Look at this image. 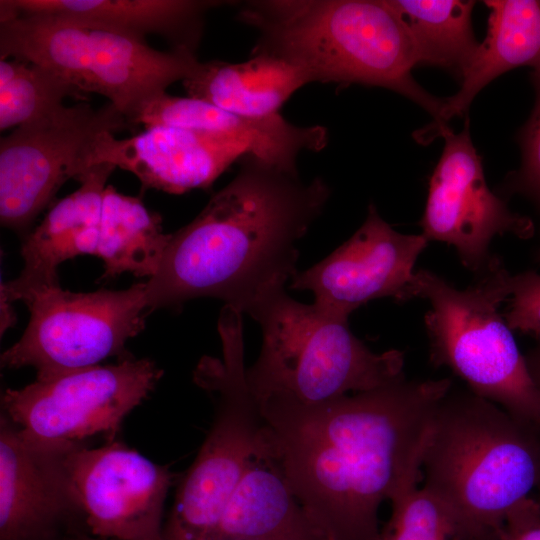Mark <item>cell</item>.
<instances>
[{"instance_id":"obj_13","label":"cell","mask_w":540,"mask_h":540,"mask_svg":"<svg viewBox=\"0 0 540 540\" xmlns=\"http://www.w3.org/2000/svg\"><path fill=\"white\" fill-rule=\"evenodd\" d=\"M67 462L85 515L98 540H163L164 504L173 474L116 441L71 445Z\"/></svg>"},{"instance_id":"obj_7","label":"cell","mask_w":540,"mask_h":540,"mask_svg":"<svg viewBox=\"0 0 540 540\" xmlns=\"http://www.w3.org/2000/svg\"><path fill=\"white\" fill-rule=\"evenodd\" d=\"M8 58L40 65L82 94L106 97L132 125L148 101L200 62L186 49L157 50L118 30L52 14L0 20V59Z\"/></svg>"},{"instance_id":"obj_33","label":"cell","mask_w":540,"mask_h":540,"mask_svg":"<svg viewBox=\"0 0 540 540\" xmlns=\"http://www.w3.org/2000/svg\"><path fill=\"white\" fill-rule=\"evenodd\" d=\"M539 436H540V429H539ZM532 497L535 499V501L538 503L540 507V475H539V480H538L537 486L535 488V491Z\"/></svg>"},{"instance_id":"obj_32","label":"cell","mask_w":540,"mask_h":540,"mask_svg":"<svg viewBox=\"0 0 540 540\" xmlns=\"http://www.w3.org/2000/svg\"><path fill=\"white\" fill-rule=\"evenodd\" d=\"M64 540H98L86 534H78L65 538Z\"/></svg>"},{"instance_id":"obj_3","label":"cell","mask_w":540,"mask_h":540,"mask_svg":"<svg viewBox=\"0 0 540 540\" xmlns=\"http://www.w3.org/2000/svg\"><path fill=\"white\" fill-rule=\"evenodd\" d=\"M238 18L259 32L253 54L295 65L312 83L362 84L397 92L433 116L444 100L413 78L418 55L390 0H261Z\"/></svg>"},{"instance_id":"obj_22","label":"cell","mask_w":540,"mask_h":540,"mask_svg":"<svg viewBox=\"0 0 540 540\" xmlns=\"http://www.w3.org/2000/svg\"><path fill=\"white\" fill-rule=\"evenodd\" d=\"M218 540H321L260 439L227 504Z\"/></svg>"},{"instance_id":"obj_25","label":"cell","mask_w":540,"mask_h":540,"mask_svg":"<svg viewBox=\"0 0 540 540\" xmlns=\"http://www.w3.org/2000/svg\"><path fill=\"white\" fill-rule=\"evenodd\" d=\"M68 96L83 94L56 73L19 59H0V129L40 120L64 107Z\"/></svg>"},{"instance_id":"obj_34","label":"cell","mask_w":540,"mask_h":540,"mask_svg":"<svg viewBox=\"0 0 540 540\" xmlns=\"http://www.w3.org/2000/svg\"><path fill=\"white\" fill-rule=\"evenodd\" d=\"M537 259H538V261L540 262V251H539V253H538V258H537Z\"/></svg>"},{"instance_id":"obj_30","label":"cell","mask_w":540,"mask_h":540,"mask_svg":"<svg viewBox=\"0 0 540 540\" xmlns=\"http://www.w3.org/2000/svg\"><path fill=\"white\" fill-rule=\"evenodd\" d=\"M530 375L540 391V342L525 356Z\"/></svg>"},{"instance_id":"obj_2","label":"cell","mask_w":540,"mask_h":540,"mask_svg":"<svg viewBox=\"0 0 540 540\" xmlns=\"http://www.w3.org/2000/svg\"><path fill=\"white\" fill-rule=\"evenodd\" d=\"M330 188L251 154L186 226L168 235L146 284L148 311L212 297L247 313L297 274L298 242L323 212Z\"/></svg>"},{"instance_id":"obj_6","label":"cell","mask_w":540,"mask_h":540,"mask_svg":"<svg viewBox=\"0 0 540 540\" xmlns=\"http://www.w3.org/2000/svg\"><path fill=\"white\" fill-rule=\"evenodd\" d=\"M511 276L497 256L464 290L420 269L415 298L430 304L424 324L431 363L449 368L474 394L540 428V391L499 312L511 295Z\"/></svg>"},{"instance_id":"obj_18","label":"cell","mask_w":540,"mask_h":540,"mask_svg":"<svg viewBox=\"0 0 540 540\" xmlns=\"http://www.w3.org/2000/svg\"><path fill=\"white\" fill-rule=\"evenodd\" d=\"M146 128L176 127L220 135L245 145L250 154L281 169L296 172L302 151L318 152L328 142L320 125L297 126L280 114L255 119L240 116L192 97L160 94L147 102L136 119Z\"/></svg>"},{"instance_id":"obj_31","label":"cell","mask_w":540,"mask_h":540,"mask_svg":"<svg viewBox=\"0 0 540 540\" xmlns=\"http://www.w3.org/2000/svg\"><path fill=\"white\" fill-rule=\"evenodd\" d=\"M11 304V302L1 298V334L14 324L15 315L13 314Z\"/></svg>"},{"instance_id":"obj_9","label":"cell","mask_w":540,"mask_h":540,"mask_svg":"<svg viewBox=\"0 0 540 540\" xmlns=\"http://www.w3.org/2000/svg\"><path fill=\"white\" fill-rule=\"evenodd\" d=\"M146 284L124 290L71 292L60 285L40 289L23 302L30 319L22 337L1 355L3 368L25 366L42 379L127 357L126 342L144 328Z\"/></svg>"},{"instance_id":"obj_16","label":"cell","mask_w":540,"mask_h":540,"mask_svg":"<svg viewBox=\"0 0 540 540\" xmlns=\"http://www.w3.org/2000/svg\"><path fill=\"white\" fill-rule=\"evenodd\" d=\"M250 154L230 138L176 127L155 126L129 138L110 131L92 142L85 165L107 163L134 174L143 189L182 194L207 189L234 162Z\"/></svg>"},{"instance_id":"obj_14","label":"cell","mask_w":540,"mask_h":540,"mask_svg":"<svg viewBox=\"0 0 540 540\" xmlns=\"http://www.w3.org/2000/svg\"><path fill=\"white\" fill-rule=\"evenodd\" d=\"M73 443L32 440L1 414L0 540H64L86 534L67 462Z\"/></svg>"},{"instance_id":"obj_1","label":"cell","mask_w":540,"mask_h":540,"mask_svg":"<svg viewBox=\"0 0 540 540\" xmlns=\"http://www.w3.org/2000/svg\"><path fill=\"white\" fill-rule=\"evenodd\" d=\"M450 378L407 380L319 404L257 401L260 442L321 540H380L378 511L418 483Z\"/></svg>"},{"instance_id":"obj_4","label":"cell","mask_w":540,"mask_h":540,"mask_svg":"<svg viewBox=\"0 0 540 540\" xmlns=\"http://www.w3.org/2000/svg\"><path fill=\"white\" fill-rule=\"evenodd\" d=\"M468 390L439 401L424 450L423 487L464 540H499L509 512L531 497L540 475V436Z\"/></svg>"},{"instance_id":"obj_12","label":"cell","mask_w":540,"mask_h":540,"mask_svg":"<svg viewBox=\"0 0 540 540\" xmlns=\"http://www.w3.org/2000/svg\"><path fill=\"white\" fill-rule=\"evenodd\" d=\"M440 137L444 138V149L430 177L419 224L428 241L453 246L461 263L478 275L494 257L489 246L495 236L513 234L528 239L534 234V225L530 218L512 212L489 189L470 137L468 118L459 133L448 127Z\"/></svg>"},{"instance_id":"obj_10","label":"cell","mask_w":540,"mask_h":540,"mask_svg":"<svg viewBox=\"0 0 540 540\" xmlns=\"http://www.w3.org/2000/svg\"><path fill=\"white\" fill-rule=\"evenodd\" d=\"M162 375L153 360L127 358L6 389L1 405L32 440L82 442L99 433L113 440L124 418L148 397Z\"/></svg>"},{"instance_id":"obj_20","label":"cell","mask_w":540,"mask_h":540,"mask_svg":"<svg viewBox=\"0 0 540 540\" xmlns=\"http://www.w3.org/2000/svg\"><path fill=\"white\" fill-rule=\"evenodd\" d=\"M213 0H1L0 20L23 15L52 14L97 23L145 40L165 38L171 49L196 53Z\"/></svg>"},{"instance_id":"obj_24","label":"cell","mask_w":540,"mask_h":540,"mask_svg":"<svg viewBox=\"0 0 540 540\" xmlns=\"http://www.w3.org/2000/svg\"><path fill=\"white\" fill-rule=\"evenodd\" d=\"M406 23L418 64L446 69L461 79L479 43L472 28L474 1L390 0Z\"/></svg>"},{"instance_id":"obj_23","label":"cell","mask_w":540,"mask_h":540,"mask_svg":"<svg viewBox=\"0 0 540 540\" xmlns=\"http://www.w3.org/2000/svg\"><path fill=\"white\" fill-rule=\"evenodd\" d=\"M169 234L161 217L149 211L140 198L106 186L93 255L101 258L104 273L111 279L129 272L151 278L156 272Z\"/></svg>"},{"instance_id":"obj_28","label":"cell","mask_w":540,"mask_h":540,"mask_svg":"<svg viewBox=\"0 0 540 540\" xmlns=\"http://www.w3.org/2000/svg\"><path fill=\"white\" fill-rule=\"evenodd\" d=\"M536 89L533 112L522 131V166L512 181L514 188L532 197L540 205V70L532 74Z\"/></svg>"},{"instance_id":"obj_26","label":"cell","mask_w":540,"mask_h":540,"mask_svg":"<svg viewBox=\"0 0 540 540\" xmlns=\"http://www.w3.org/2000/svg\"><path fill=\"white\" fill-rule=\"evenodd\" d=\"M391 505L380 540H464L443 505L418 483L401 491Z\"/></svg>"},{"instance_id":"obj_21","label":"cell","mask_w":540,"mask_h":540,"mask_svg":"<svg viewBox=\"0 0 540 540\" xmlns=\"http://www.w3.org/2000/svg\"><path fill=\"white\" fill-rule=\"evenodd\" d=\"M183 86L187 95L231 113L255 119L280 114L299 88L312 83L307 72L280 58L253 54L239 63L199 62Z\"/></svg>"},{"instance_id":"obj_15","label":"cell","mask_w":540,"mask_h":540,"mask_svg":"<svg viewBox=\"0 0 540 540\" xmlns=\"http://www.w3.org/2000/svg\"><path fill=\"white\" fill-rule=\"evenodd\" d=\"M428 239L394 230L370 204L365 221L322 261L291 279L290 289L308 290L322 312L348 320L360 306L379 298H415V263Z\"/></svg>"},{"instance_id":"obj_11","label":"cell","mask_w":540,"mask_h":540,"mask_svg":"<svg viewBox=\"0 0 540 540\" xmlns=\"http://www.w3.org/2000/svg\"><path fill=\"white\" fill-rule=\"evenodd\" d=\"M132 124L109 102L98 109L86 103L62 107L17 127L0 141L1 225L28 235L39 213L69 179L88 170L85 160L95 138Z\"/></svg>"},{"instance_id":"obj_17","label":"cell","mask_w":540,"mask_h":540,"mask_svg":"<svg viewBox=\"0 0 540 540\" xmlns=\"http://www.w3.org/2000/svg\"><path fill=\"white\" fill-rule=\"evenodd\" d=\"M115 166H91L78 180L80 187L54 204L43 221L25 236L24 267L19 276L1 285V298L22 301L31 293L59 284L61 263L93 255L106 181Z\"/></svg>"},{"instance_id":"obj_19","label":"cell","mask_w":540,"mask_h":540,"mask_svg":"<svg viewBox=\"0 0 540 540\" xmlns=\"http://www.w3.org/2000/svg\"><path fill=\"white\" fill-rule=\"evenodd\" d=\"M487 35L461 78L458 92L444 100L438 117L417 130L421 144L440 137L455 116L466 114L474 97L492 80L519 66L540 70V1L487 0Z\"/></svg>"},{"instance_id":"obj_29","label":"cell","mask_w":540,"mask_h":540,"mask_svg":"<svg viewBox=\"0 0 540 540\" xmlns=\"http://www.w3.org/2000/svg\"><path fill=\"white\" fill-rule=\"evenodd\" d=\"M499 540H540V507L532 496L509 512Z\"/></svg>"},{"instance_id":"obj_27","label":"cell","mask_w":540,"mask_h":540,"mask_svg":"<svg viewBox=\"0 0 540 540\" xmlns=\"http://www.w3.org/2000/svg\"><path fill=\"white\" fill-rule=\"evenodd\" d=\"M503 315L511 330L537 338L540 342V274L524 271L511 276V295Z\"/></svg>"},{"instance_id":"obj_5","label":"cell","mask_w":540,"mask_h":540,"mask_svg":"<svg viewBox=\"0 0 540 540\" xmlns=\"http://www.w3.org/2000/svg\"><path fill=\"white\" fill-rule=\"evenodd\" d=\"M248 315L262 332L259 356L246 371L257 401L277 397L319 404L405 377L402 351L373 352L348 320L301 303L285 289L265 297Z\"/></svg>"},{"instance_id":"obj_8","label":"cell","mask_w":540,"mask_h":540,"mask_svg":"<svg viewBox=\"0 0 540 540\" xmlns=\"http://www.w3.org/2000/svg\"><path fill=\"white\" fill-rule=\"evenodd\" d=\"M244 343L230 341L209 358L195 383L217 395L211 428L182 478L163 526V540H218L227 504L260 438L261 414L246 377Z\"/></svg>"}]
</instances>
